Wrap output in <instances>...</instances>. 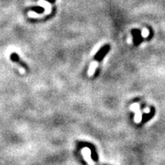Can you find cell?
Masks as SVG:
<instances>
[{"instance_id":"1","label":"cell","mask_w":165,"mask_h":165,"mask_svg":"<svg viewBox=\"0 0 165 165\" xmlns=\"http://www.w3.org/2000/svg\"><path fill=\"white\" fill-rule=\"evenodd\" d=\"M11 60L12 61H14V62H16V63H18V64H19L20 66H21V67H22V69H24V70H28L27 68V66L24 64V63H23V62L19 59V57H18V55L16 54V53H12L11 54Z\"/></svg>"},{"instance_id":"5","label":"cell","mask_w":165,"mask_h":165,"mask_svg":"<svg viewBox=\"0 0 165 165\" xmlns=\"http://www.w3.org/2000/svg\"><path fill=\"white\" fill-rule=\"evenodd\" d=\"M47 1H49L50 3H54L55 2V0H47Z\"/></svg>"},{"instance_id":"3","label":"cell","mask_w":165,"mask_h":165,"mask_svg":"<svg viewBox=\"0 0 165 165\" xmlns=\"http://www.w3.org/2000/svg\"><path fill=\"white\" fill-rule=\"evenodd\" d=\"M97 66H98V61H97V60L93 61L92 63H91V65H90L89 69H88V76H92V75L94 74V72H95V69H96Z\"/></svg>"},{"instance_id":"2","label":"cell","mask_w":165,"mask_h":165,"mask_svg":"<svg viewBox=\"0 0 165 165\" xmlns=\"http://www.w3.org/2000/svg\"><path fill=\"white\" fill-rule=\"evenodd\" d=\"M131 108H135V110H133L136 112V117H135V121L139 123L141 121V116L140 111H139V106L137 104H134L133 105H131Z\"/></svg>"},{"instance_id":"4","label":"cell","mask_w":165,"mask_h":165,"mask_svg":"<svg viewBox=\"0 0 165 165\" xmlns=\"http://www.w3.org/2000/svg\"><path fill=\"white\" fill-rule=\"evenodd\" d=\"M154 112H155L154 111V109H153V108H151V111H150V113H149V114H146V115L143 116V118H142V122H146L148 120H150V119L153 116Z\"/></svg>"}]
</instances>
